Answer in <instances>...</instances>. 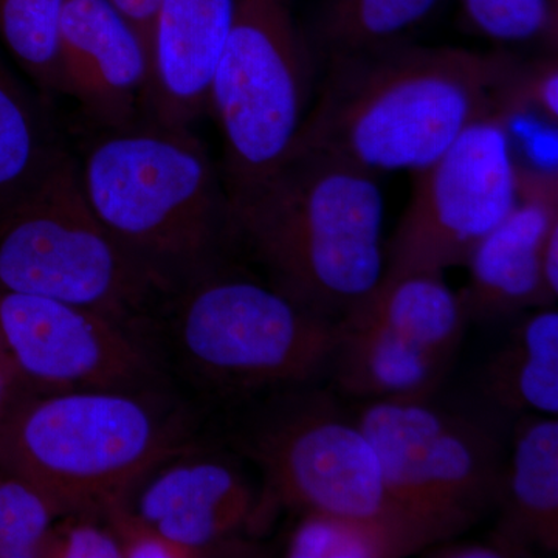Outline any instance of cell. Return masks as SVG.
Segmentation results:
<instances>
[{
    "instance_id": "cell-18",
    "label": "cell",
    "mask_w": 558,
    "mask_h": 558,
    "mask_svg": "<svg viewBox=\"0 0 558 558\" xmlns=\"http://www.w3.org/2000/svg\"><path fill=\"white\" fill-rule=\"evenodd\" d=\"M488 409L510 414H558V312H523L478 377Z\"/></svg>"
},
{
    "instance_id": "cell-24",
    "label": "cell",
    "mask_w": 558,
    "mask_h": 558,
    "mask_svg": "<svg viewBox=\"0 0 558 558\" xmlns=\"http://www.w3.org/2000/svg\"><path fill=\"white\" fill-rule=\"evenodd\" d=\"M476 31L499 43H529L556 28L557 0H461Z\"/></svg>"
},
{
    "instance_id": "cell-7",
    "label": "cell",
    "mask_w": 558,
    "mask_h": 558,
    "mask_svg": "<svg viewBox=\"0 0 558 558\" xmlns=\"http://www.w3.org/2000/svg\"><path fill=\"white\" fill-rule=\"evenodd\" d=\"M354 414L389 498L428 546L497 509L508 458L497 411L453 409L432 395L362 400Z\"/></svg>"
},
{
    "instance_id": "cell-19",
    "label": "cell",
    "mask_w": 558,
    "mask_h": 558,
    "mask_svg": "<svg viewBox=\"0 0 558 558\" xmlns=\"http://www.w3.org/2000/svg\"><path fill=\"white\" fill-rule=\"evenodd\" d=\"M64 154L43 105L0 51V213L32 190Z\"/></svg>"
},
{
    "instance_id": "cell-1",
    "label": "cell",
    "mask_w": 558,
    "mask_h": 558,
    "mask_svg": "<svg viewBox=\"0 0 558 558\" xmlns=\"http://www.w3.org/2000/svg\"><path fill=\"white\" fill-rule=\"evenodd\" d=\"M517 64L506 54L402 43L330 58L290 154L362 170L417 172L475 121L499 112Z\"/></svg>"
},
{
    "instance_id": "cell-5",
    "label": "cell",
    "mask_w": 558,
    "mask_h": 558,
    "mask_svg": "<svg viewBox=\"0 0 558 558\" xmlns=\"http://www.w3.org/2000/svg\"><path fill=\"white\" fill-rule=\"evenodd\" d=\"M163 336L194 385L244 399L317 384L326 376L337 323L220 264L165 293Z\"/></svg>"
},
{
    "instance_id": "cell-2",
    "label": "cell",
    "mask_w": 558,
    "mask_h": 558,
    "mask_svg": "<svg viewBox=\"0 0 558 558\" xmlns=\"http://www.w3.org/2000/svg\"><path fill=\"white\" fill-rule=\"evenodd\" d=\"M231 241L271 288L339 322L385 271L384 194L377 175L322 154L295 153L266 179L227 194Z\"/></svg>"
},
{
    "instance_id": "cell-27",
    "label": "cell",
    "mask_w": 558,
    "mask_h": 558,
    "mask_svg": "<svg viewBox=\"0 0 558 558\" xmlns=\"http://www.w3.org/2000/svg\"><path fill=\"white\" fill-rule=\"evenodd\" d=\"M25 395H31V391L22 381L5 344L0 339V416Z\"/></svg>"
},
{
    "instance_id": "cell-12",
    "label": "cell",
    "mask_w": 558,
    "mask_h": 558,
    "mask_svg": "<svg viewBox=\"0 0 558 558\" xmlns=\"http://www.w3.org/2000/svg\"><path fill=\"white\" fill-rule=\"evenodd\" d=\"M0 339L31 392L161 384L145 337L86 307L0 289Z\"/></svg>"
},
{
    "instance_id": "cell-9",
    "label": "cell",
    "mask_w": 558,
    "mask_h": 558,
    "mask_svg": "<svg viewBox=\"0 0 558 558\" xmlns=\"http://www.w3.org/2000/svg\"><path fill=\"white\" fill-rule=\"evenodd\" d=\"M312 64L290 0H236L208 92L226 145L227 194L288 159L311 108Z\"/></svg>"
},
{
    "instance_id": "cell-11",
    "label": "cell",
    "mask_w": 558,
    "mask_h": 558,
    "mask_svg": "<svg viewBox=\"0 0 558 558\" xmlns=\"http://www.w3.org/2000/svg\"><path fill=\"white\" fill-rule=\"evenodd\" d=\"M409 205L385 244V271L465 266L470 253L520 196V165L508 119L484 117L417 171Z\"/></svg>"
},
{
    "instance_id": "cell-3",
    "label": "cell",
    "mask_w": 558,
    "mask_h": 558,
    "mask_svg": "<svg viewBox=\"0 0 558 558\" xmlns=\"http://www.w3.org/2000/svg\"><path fill=\"white\" fill-rule=\"evenodd\" d=\"M97 218L167 293L218 266L229 197L191 126L142 117L108 130L78 165Z\"/></svg>"
},
{
    "instance_id": "cell-14",
    "label": "cell",
    "mask_w": 558,
    "mask_h": 558,
    "mask_svg": "<svg viewBox=\"0 0 558 558\" xmlns=\"http://www.w3.org/2000/svg\"><path fill=\"white\" fill-rule=\"evenodd\" d=\"M149 47L110 0H65L60 28V94L108 130L146 116Z\"/></svg>"
},
{
    "instance_id": "cell-10",
    "label": "cell",
    "mask_w": 558,
    "mask_h": 558,
    "mask_svg": "<svg viewBox=\"0 0 558 558\" xmlns=\"http://www.w3.org/2000/svg\"><path fill=\"white\" fill-rule=\"evenodd\" d=\"M469 319L439 271H384L376 288L337 322L328 376L362 400L436 395Z\"/></svg>"
},
{
    "instance_id": "cell-26",
    "label": "cell",
    "mask_w": 558,
    "mask_h": 558,
    "mask_svg": "<svg viewBox=\"0 0 558 558\" xmlns=\"http://www.w3.org/2000/svg\"><path fill=\"white\" fill-rule=\"evenodd\" d=\"M429 558H520L515 549L506 543L499 542L494 535L475 542H447L435 543L422 550Z\"/></svg>"
},
{
    "instance_id": "cell-20",
    "label": "cell",
    "mask_w": 558,
    "mask_h": 558,
    "mask_svg": "<svg viewBox=\"0 0 558 558\" xmlns=\"http://www.w3.org/2000/svg\"><path fill=\"white\" fill-rule=\"evenodd\" d=\"M427 546L405 521L301 512L286 538L284 557L398 558Z\"/></svg>"
},
{
    "instance_id": "cell-15",
    "label": "cell",
    "mask_w": 558,
    "mask_h": 558,
    "mask_svg": "<svg viewBox=\"0 0 558 558\" xmlns=\"http://www.w3.org/2000/svg\"><path fill=\"white\" fill-rule=\"evenodd\" d=\"M558 223L557 171L520 167V196L470 253L458 292L470 322L490 323L546 306L542 256Z\"/></svg>"
},
{
    "instance_id": "cell-25",
    "label": "cell",
    "mask_w": 558,
    "mask_h": 558,
    "mask_svg": "<svg viewBox=\"0 0 558 558\" xmlns=\"http://www.w3.org/2000/svg\"><path fill=\"white\" fill-rule=\"evenodd\" d=\"M43 558H123V549L102 513H68L51 527Z\"/></svg>"
},
{
    "instance_id": "cell-4",
    "label": "cell",
    "mask_w": 558,
    "mask_h": 558,
    "mask_svg": "<svg viewBox=\"0 0 558 558\" xmlns=\"http://www.w3.org/2000/svg\"><path fill=\"white\" fill-rule=\"evenodd\" d=\"M193 446L157 389L31 392L0 416V469L35 484L65 513L120 505L161 462Z\"/></svg>"
},
{
    "instance_id": "cell-22",
    "label": "cell",
    "mask_w": 558,
    "mask_h": 558,
    "mask_svg": "<svg viewBox=\"0 0 558 558\" xmlns=\"http://www.w3.org/2000/svg\"><path fill=\"white\" fill-rule=\"evenodd\" d=\"M65 0H0V46L44 94H60Z\"/></svg>"
},
{
    "instance_id": "cell-6",
    "label": "cell",
    "mask_w": 558,
    "mask_h": 558,
    "mask_svg": "<svg viewBox=\"0 0 558 558\" xmlns=\"http://www.w3.org/2000/svg\"><path fill=\"white\" fill-rule=\"evenodd\" d=\"M0 289L86 307L142 336L167 293L97 218L68 153L0 213Z\"/></svg>"
},
{
    "instance_id": "cell-17",
    "label": "cell",
    "mask_w": 558,
    "mask_h": 558,
    "mask_svg": "<svg viewBox=\"0 0 558 558\" xmlns=\"http://www.w3.org/2000/svg\"><path fill=\"white\" fill-rule=\"evenodd\" d=\"M492 535L520 557L558 550V421L523 414L513 428Z\"/></svg>"
},
{
    "instance_id": "cell-21",
    "label": "cell",
    "mask_w": 558,
    "mask_h": 558,
    "mask_svg": "<svg viewBox=\"0 0 558 558\" xmlns=\"http://www.w3.org/2000/svg\"><path fill=\"white\" fill-rule=\"evenodd\" d=\"M440 0H328L317 39L330 58L399 44L427 21Z\"/></svg>"
},
{
    "instance_id": "cell-28",
    "label": "cell",
    "mask_w": 558,
    "mask_h": 558,
    "mask_svg": "<svg viewBox=\"0 0 558 558\" xmlns=\"http://www.w3.org/2000/svg\"><path fill=\"white\" fill-rule=\"evenodd\" d=\"M121 11L124 17L134 25L149 47L150 32L156 20L159 0H110Z\"/></svg>"
},
{
    "instance_id": "cell-8",
    "label": "cell",
    "mask_w": 558,
    "mask_h": 558,
    "mask_svg": "<svg viewBox=\"0 0 558 558\" xmlns=\"http://www.w3.org/2000/svg\"><path fill=\"white\" fill-rule=\"evenodd\" d=\"M266 403L236 436L260 473L263 534L282 510L410 524L389 498L373 444L336 391L300 385L271 392Z\"/></svg>"
},
{
    "instance_id": "cell-16",
    "label": "cell",
    "mask_w": 558,
    "mask_h": 558,
    "mask_svg": "<svg viewBox=\"0 0 558 558\" xmlns=\"http://www.w3.org/2000/svg\"><path fill=\"white\" fill-rule=\"evenodd\" d=\"M234 7L236 0H159L149 39L146 117L191 126L208 110L209 83Z\"/></svg>"
},
{
    "instance_id": "cell-23",
    "label": "cell",
    "mask_w": 558,
    "mask_h": 558,
    "mask_svg": "<svg viewBox=\"0 0 558 558\" xmlns=\"http://www.w3.org/2000/svg\"><path fill=\"white\" fill-rule=\"evenodd\" d=\"M62 515L68 513L46 492L0 469V558H43Z\"/></svg>"
},
{
    "instance_id": "cell-13",
    "label": "cell",
    "mask_w": 558,
    "mask_h": 558,
    "mask_svg": "<svg viewBox=\"0 0 558 558\" xmlns=\"http://www.w3.org/2000/svg\"><path fill=\"white\" fill-rule=\"evenodd\" d=\"M260 488L234 459L190 446L150 470L123 505L149 527L197 557L245 556L244 535L263 534Z\"/></svg>"
}]
</instances>
